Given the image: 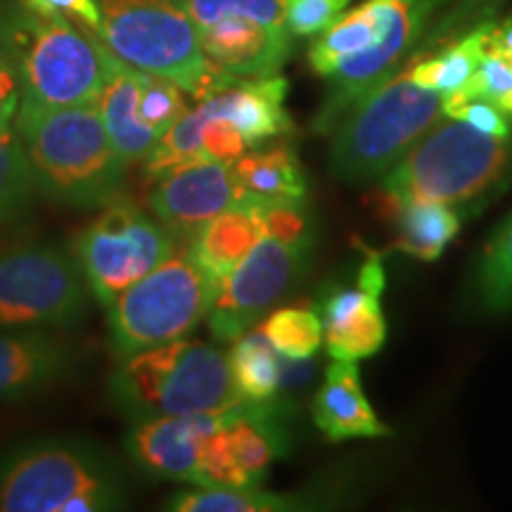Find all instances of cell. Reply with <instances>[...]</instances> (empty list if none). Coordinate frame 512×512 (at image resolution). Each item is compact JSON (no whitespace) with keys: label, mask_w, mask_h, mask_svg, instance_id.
Masks as SVG:
<instances>
[{"label":"cell","mask_w":512,"mask_h":512,"mask_svg":"<svg viewBox=\"0 0 512 512\" xmlns=\"http://www.w3.org/2000/svg\"><path fill=\"white\" fill-rule=\"evenodd\" d=\"M441 93L406 69L363 95L330 131V169L344 183L382 181L441 117Z\"/></svg>","instance_id":"obj_6"},{"label":"cell","mask_w":512,"mask_h":512,"mask_svg":"<svg viewBox=\"0 0 512 512\" xmlns=\"http://www.w3.org/2000/svg\"><path fill=\"white\" fill-rule=\"evenodd\" d=\"M221 283L192 259L174 254L119 294L107 313L112 354L121 358L188 337L207 320Z\"/></svg>","instance_id":"obj_7"},{"label":"cell","mask_w":512,"mask_h":512,"mask_svg":"<svg viewBox=\"0 0 512 512\" xmlns=\"http://www.w3.org/2000/svg\"><path fill=\"white\" fill-rule=\"evenodd\" d=\"M183 93V88L174 81L140 69V117L147 126L155 128L159 136H164L174 126V121L188 110Z\"/></svg>","instance_id":"obj_34"},{"label":"cell","mask_w":512,"mask_h":512,"mask_svg":"<svg viewBox=\"0 0 512 512\" xmlns=\"http://www.w3.org/2000/svg\"><path fill=\"white\" fill-rule=\"evenodd\" d=\"M36 185L17 131H0V223L17 221L34 202Z\"/></svg>","instance_id":"obj_31"},{"label":"cell","mask_w":512,"mask_h":512,"mask_svg":"<svg viewBox=\"0 0 512 512\" xmlns=\"http://www.w3.org/2000/svg\"><path fill=\"white\" fill-rule=\"evenodd\" d=\"M174 512H285L304 510V496L273 494L259 484L249 486H195L178 491L166 501Z\"/></svg>","instance_id":"obj_23"},{"label":"cell","mask_w":512,"mask_h":512,"mask_svg":"<svg viewBox=\"0 0 512 512\" xmlns=\"http://www.w3.org/2000/svg\"><path fill=\"white\" fill-rule=\"evenodd\" d=\"M19 105H22V86L15 67L0 50V131H15Z\"/></svg>","instance_id":"obj_40"},{"label":"cell","mask_w":512,"mask_h":512,"mask_svg":"<svg viewBox=\"0 0 512 512\" xmlns=\"http://www.w3.org/2000/svg\"><path fill=\"white\" fill-rule=\"evenodd\" d=\"M110 396L114 408L131 422L221 411L245 401L235 387L228 356L185 337L121 358L110 377Z\"/></svg>","instance_id":"obj_4"},{"label":"cell","mask_w":512,"mask_h":512,"mask_svg":"<svg viewBox=\"0 0 512 512\" xmlns=\"http://www.w3.org/2000/svg\"><path fill=\"white\" fill-rule=\"evenodd\" d=\"M230 169L240 188V197L259 202L306 200L302 162L285 140L245 152L238 162L230 164Z\"/></svg>","instance_id":"obj_22"},{"label":"cell","mask_w":512,"mask_h":512,"mask_svg":"<svg viewBox=\"0 0 512 512\" xmlns=\"http://www.w3.org/2000/svg\"><path fill=\"white\" fill-rule=\"evenodd\" d=\"M249 401H240L221 411L159 415L133 422L126 437V451L140 470L174 482H200V448L211 432L230 425L245 413Z\"/></svg>","instance_id":"obj_13"},{"label":"cell","mask_w":512,"mask_h":512,"mask_svg":"<svg viewBox=\"0 0 512 512\" xmlns=\"http://www.w3.org/2000/svg\"><path fill=\"white\" fill-rule=\"evenodd\" d=\"M0 50L15 67L22 100L43 107L98 102L102 62L91 34L24 0H0Z\"/></svg>","instance_id":"obj_3"},{"label":"cell","mask_w":512,"mask_h":512,"mask_svg":"<svg viewBox=\"0 0 512 512\" xmlns=\"http://www.w3.org/2000/svg\"><path fill=\"white\" fill-rule=\"evenodd\" d=\"M259 330L280 356L304 361L318 354L323 344V323L318 311L306 306H283L261 320Z\"/></svg>","instance_id":"obj_29"},{"label":"cell","mask_w":512,"mask_h":512,"mask_svg":"<svg viewBox=\"0 0 512 512\" xmlns=\"http://www.w3.org/2000/svg\"><path fill=\"white\" fill-rule=\"evenodd\" d=\"M287 81L280 74L259 79H235L209 98L200 100L207 119H223L233 124L249 147L264 145L292 131V119L285 110Z\"/></svg>","instance_id":"obj_18"},{"label":"cell","mask_w":512,"mask_h":512,"mask_svg":"<svg viewBox=\"0 0 512 512\" xmlns=\"http://www.w3.org/2000/svg\"><path fill=\"white\" fill-rule=\"evenodd\" d=\"M240 197L230 164L195 162L159 176L150 195L152 214L176 240L192 242L211 219L233 207Z\"/></svg>","instance_id":"obj_14"},{"label":"cell","mask_w":512,"mask_h":512,"mask_svg":"<svg viewBox=\"0 0 512 512\" xmlns=\"http://www.w3.org/2000/svg\"><path fill=\"white\" fill-rule=\"evenodd\" d=\"M375 41V15L368 0L358 8L342 12L328 29L318 34L309 48V64L320 76L335 74V69L349 57H354L373 46Z\"/></svg>","instance_id":"obj_26"},{"label":"cell","mask_w":512,"mask_h":512,"mask_svg":"<svg viewBox=\"0 0 512 512\" xmlns=\"http://www.w3.org/2000/svg\"><path fill=\"white\" fill-rule=\"evenodd\" d=\"M200 482L195 486H249L252 479L235 460L233 446H230L228 425L211 432L200 448Z\"/></svg>","instance_id":"obj_35"},{"label":"cell","mask_w":512,"mask_h":512,"mask_svg":"<svg viewBox=\"0 0 512 512\" xmlns=\"http://www.w3.org/2000/svg\"><path fill=\"white\" fill-rule=\"evenodd\" d=\"M313 422L325 439H380L392 434L384 422L377 418L363 392L361 375L356 363L332 361L325 370V382L313 396Z\"/></svg>","instance_id":"obj_19"},{"label":"cell","mask_w":512,"mask_h":512,"mask_svg":"<svg viewBox=\"0 0 512 512\" xmlns=\"http://www.w3.org/2000/svg\"><path fill=\"white\" fill-rule=\"evenodd\" d=\"M88 34H91L102 62V93L98 107L107 136L128 166L143 164L162 136L140 117V69L119 60L93 31Z\"/></svg>","instance_id":"obj_17"},{"label":"cell","mask_w":512,"mask_h":512,"mask_svg":"<svg viewBox=\"0 0 512 512\" xmlns=\"http://www.w3.org/2000/svg\"><path fill=\"white\" fill-rule=\"evenodd\" d=\"M235 387L245 401H271L280 389V354L261 330H247L228 354Z\"/></svg>","instance_id":"obj_27"},{"label":"cell","mask_w":512,"mask_h":512,"mask_svg":"<svg viewBox=\"0 0 512 512\" xmlns=\"http://www.w3.org/2000/svg\"><path fill=\"white\" fill-rule=\"evenodd\" d=\"M124 484L110 453L83 439H38L0 456V512H62L95 486Z\"/></svg>","instance_id":"obj_8"},{"label":"cell","mask_w":512,"mask_h":512,"mask_svg":"<svg viewBox=\"0 0 512 512\" xmlns=\"http://www.w3.org/2000/svg\"><path fill=\"white\" fill-rule=\"evenodd\" d=\"M202 150L207 162L233 164L245 155L249 145L233 124H228V121L223 119H207L202 131Z\"/></svg>","instance_id":"obj_38"},{"label":"cell","mask_w":512,"mask_h":512,"mask_svg":"<svg viewBox=\"0 0 512 512\" xmlns=\"http://www.w3.org/2000/svg\"><path fill=\"white\" fill-rule=\"evenodd\" d=\"M382 209L394 221L399 252L418 261H437L463 223V216L444 202L396 200L382 192Z\"/></svg>","instance_id":"obj_21"},{"label":"cell","mask_w":512,"mask_h":512,"mask_svg":"<svg viewBox=\"0 0 512 512\" xmlns=\"http://www.w3.org/2000/svg\"><path fill=\"white\" fill-rule=\"evenodd\" d=\"M512 188V128L489 136L458 119L432 126L408 155L382 176V192L396 200L444 202L463 219Z\"/></svg>","instance_id":"obj_2"},{"label":"cell","mask_w":512,"mask_h":512,"mask_svg":"<svg viewBox=\"0 0 512 512\" xmlns=\"http://www.w3.org/2000/svg\"><path fill=\"white\" fill-rule=\"evenodd\" d=\"M489 43L503 53L512 55V15L505 19V22L498 24V27H491Z\"/></svg>","instance_id":"obj_41"},{"label":"cell","mask_w":512,"mask_h":512,"mask_svg":"<svg viewBox=\"0 0 512 512\" xmlns=\"http://www.w3.org/2000/svg\"><path fill=\"white\" fill-rule=\"evenodd\" d=\"M95 36L119 60L174 81L197 102L240 76L228 74L204 53L200 31L178 0H100Z\"/></svg>","instance_id":"obj_5"},{"label":"cell","mask_w":512,"mask_h":512,"mask_svg":"<svg viewBox=\"0 0 512 512\" xmlns=\"http://www.w3.org/2000/svg\"><path fill=\"white\" fill-rule=\"evenodd\" d=\"M387 339V320H384L380 297H370L349 316L323 325V344L332 361H361L375 356Z\"/></svg>","instance_id":"obj_28"},{"label":"cell","mask_w":512,"mask_h":512,"mask_svg":"<svg viewBox=\"0 0 512 512\" xmlns=\"http://www.w3.org/2000/svg\"><path fill=\"white\" fill-rule=\"evenodd\" d=\"M470 297L482 313L512 311V214L484 242L472 271Z\"/></svg>","instance_id":"obj_24"},{"label":"cell","mask_w":512,"mask_h":512,"mask_svg":"<svg viewBox=\"0 0 512 512\" xmlns=\"http://www.w3.org/2000/svg\"><path fill=\"white\" fill-rule=\"evenodd\" d=\"M264 235V202L240 197L192 238L188 252L211 278H228Z\"/></svg>","instance_id":"obj_20"},{"label":"cell","mask_w":512,"mask_h":512,"mask_svg":"<svg viewBox=\"0 0 512 512\" xmlns=\"http://www.w3.org/2000/svg\"><path fill=\"white\" fill-rule=\"evenodd\" d=\"M197 31L209 60L240 79L278 74L292 48L285 24L273 27L247 17H226Z\"/></svg>","instance_id":"obj_16"},{"label":"cell","mask_w":512,"mask_h":512,"mask_svg":"<svg viewBox=\"0 0 512 512\" xmlns=\"http://www.w3.org/2000/svg\"><path fill=\"white\" fill-rule=\"evenodd\" d=\"M88 294L79 261L60 245L0 254V330L67 328L86 313Z\"/></svg>","instance_id":"obj_9"},{"label":"cell","mask_w":512,"mask_h":512,"mask_svg":"<svg viewBox=\"0 0 512 512\" xmlns=\"http://www.w3.org/2000/svg\"><path fill=\"white\" fill-rule=\"evenodd\" d=\"M197 29L226 17H247L261 24L283 27V0H178Z\"/></svg>","instance_id":"obj_33"},{"label":"cell","mask_w":512,"mask_h":512,"mask_svg":"<svg viewBox=\"0 0 512 512\" xmlns=\"http://www.w3.org/2000/svg\"><path fill=\"white\" fill-rule=\"evenodd\" d=\"M347 5L349 0H283L285 27L294 36H318Z\"/></svg>","instance_id":"obj_36"},{"label":"cell","mask_w":512,"mask_h":512,"mask_svg":"<svg viewBox=\"0 0 512 512\" xmlns=\"http://www.w3.org/2000/svg\"><path fill=\"white\" fill-rule=\"evenodd\" d=\"M72 368V347L50 330H0V406L53 387Z\"/></svg>","instance_id":"obj_15"},{"label":"cell","mask_w":512,"mask_h":512,"mask_svg":"<svg viewBox=\"0 0 512 512\" xmlns=\"http://www.w3.org/2000/svg\"><path fill=\"white\" fill-rule=\"evenodd\" d=\"M368 5L375 15L373 46L349 57L328 76L330 95L313 121L316 133H330L363 95L399 72L396 67L413 48L437 0H368Z\"/></svg>","instance_id":"obj_12"},{"label":"cell","mask_w":512,"mask_h":512,"mask_svg":"<svg viewBox=\"0 0 512 512\" xmlns=\"http://www.w3.org/2000/svg\"><path fill=\"white\" fill-rule=\"evenodd\" d=\"M491 27L494 24H484L470 34L460 38L432 57H420L418 62H411L406 72L418 86L427 91H437L441 95L460 91L470 76L475 74L479 60H482L486 43H489Z\"/></svg>","instance_id":"obj_25"},{"label":"cell","mask_w":512,"mask_h":512,"mask_svg":"<svg viewBox=\"0 0 512 512\" xmlns=\"http://www.w3.org/2000/svg\"><path fill=\"white\" fill-rule=\"evenodd\" d=\"M34 10L50 12V15H62L76 27L86 31H98L102 24L100 0H24Z\"/></svg>","instance_id":"obj_39"},{"label":"cell","mask_w":512,"mask_h":512,"mask_svg":"<svg viewBox=\"0 0 512 512\" xmlns=\"http://www.w3.org/2000/svg\"><path fill=\"white\" fill-rule=\"evenodd\" d=\"M441 112H444L446 119L465 121V124H470L482 133H489V136H505L512 128L508 114L486 100L441 95Z\"/></svg>","instance_id":"obj_37"},{"label":"cell","mask_w":512,"mask_h":512,"mask_svg":"<svg viewBox=\"0 0 512 512\" xmlns=\"http://www.w3.org/2000/svg\"><path fill=\"white\" fill-rule=\"evenodd\" d=\"M207 124L200 107L195 110H185L181 117L174 121V126L157 140L152 152L145 159V174L157 178L178 169V166L207 162L202 150V131Z\"/></svg>","instance_id":"obj_30"},{"label":"cell","mask_w":512,"mask_h":512,"mask_svg":"<svg viewBox=\"0 0 512 512\" xmlns=\"http://www.w3.org/2000/svg\"><path fill=\"white\" fill-rule=\"evenodd\" d=\"M458 98H477L496 105L508 117H512V55L503 53L486 43V50L479 60L475 74L460 91L446 93Z\"/></svg>","instance_id":"obj_32"},{"label":"cell","mask_w":512,"mask_h":512,"mask_svg":"<svg viewBox=\"0 0 512 512\" xmlns=\"http://www.w3.org/2000/svg\"><path fill=\"white\" fill-rule=\"evenodd\" d=\"M176 249V235L157 216L114 200L76 238L74 256L93 297L110 306L121 292L171 259Z\"/></svg>","instance_id":"obj_10"},{"label":"cell","mask_w":512,"mask_h":512,"mask_svg":"<svg viewBox=\"0 0 512 512\" xmlns=\"http://www.w3.org/2000/svg\"><path fill=\"white\" fill-rule=\"evenodd\" d=\"M15 121L43 197L74 209L107 207L117 200L128 164L107 136L98 102L43 107L22 100Z\"/></svg>","instance_id":"obj_1"},{"label":"cell","mask_w":512,"mask_h":512,"mask_svg":"<svg viewBox=\"0 0 512 512\" xmlns=\"http://www.w3.org/2000/svg\"><path fill=\"white\" fill-rule=\"evenodd\" d=\"M313 254V228L299 233L264 230L240 266L223 280L209 311V330L219 342H235L252 330L302 283Z\"/></svg>","instance_id":"obj_11"}]
</instances>
